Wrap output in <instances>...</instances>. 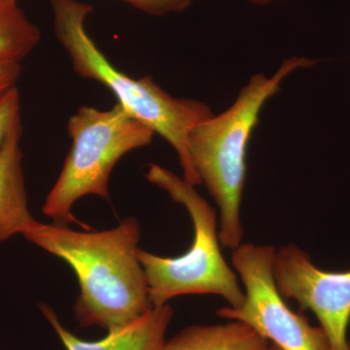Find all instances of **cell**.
Wrapping results in <instances>:
<instances>
[{
	"instance_id": "obj_5",
	"label": "cell",
	"mask_w": 350,
	"mask_h": 350,
	"mask_svg": "<svg viewBox=\"0 0 350 350\" xmlns=\"http://www.w3.org/2000/svg\"><path fill=\"white\" fill-rule=\"evenodd\" d=\"M68 133L70 150L42 207L59 225L81 224L72 207L83 197L110 202V174L116 163L129 152L150 144L155 135L119 103L107 110L80 107L68 120Z\"/></svg>"
},
{
	"instance_id": "obj_10",
	"label": "cell",
	"mask_w": 350,
	"mask_h": 350,
	"mask_svg": "<svg viewBox=\"0 0 350 350\" xmlns=\"http://www.w3.org/2000/svg\"><path fill=\"white\" fill-rule=\"evenodd\" d=\"M269 342L243 322L191 326L169 340L160 350H269Z\"/></svg>"
},
{
	"instance_id": "obj_11",
	"label": "cell",
	"mask_w": 350,
	"mask_h": 350,
	"mask_svg": "<svg viewBox=\"0 0 350 350\" xmlns=\"http://www.w3.org/2000/svg\"><path fill=\"white\" fill-rule=\"evenodd\" d=\"M40 40V29L27 18L18 0H0V61L21 64Z\"/></svg>"
},
{
	"instance_id": "obj_14",
	"label": "cell",
	"mask_w": 350,
	"mask_h": 350,
	"mask_svg": "<svg viewBox=\"0 0 350 350\" xmlns=\"http://www.w3.org/2000/svg\"><path fill=\"white\" fill-rule=\"evenodd\" d=\"M21 75V64L0 61V100L16 87Z\"/></svg>"
},
{
	"instance_id": "obj_15",
	"label": "cell",
	"mask_w": 350,
	"mask_h": 350,
	"mask_svg": "<svg viewBox=\"0 0 350 350\" xmlns=\"http://www.w3.org/2000/svg\"><path fill=\"white\" fill-rule=\"evenodd\" d=\"M250 1L256 4V5H268V4L275 1V0H250Z\"/></svg>"
},
{
	"instance_id": "obj_7",
	"label": "cell",
	"mask_w": 350,
	"mask_h": 350,
	"mask_svg": "<svg viewBox=\"0 0 350 350\" xmlns=\"http://www.w3.org/2000/svg\"><path fill=\"white\" fill-rule=\"evenodd\" d=\"M273 271L283 298L314 313L331 350H349L350 269L324 271L305 250L289 243L275 251Z\"/></svg>"
},
{
	"instance_id": "obj_17",
	"label": "cell",
	"mask_w": 350,
	"mask_h": 350,
	"mask_svg": "<svg viewBox=\"0 0 350 350\" xmlns=\"http://www.w3.org/2000/svg\"><path fill=\"white\" fill-rule=\"evenodd\" d=\"M349 350H350V338H349Z\"/></svg>"
},
{
	"instance_id": "obj_4",
	"label": "cell",
	"mask_w": 350,
	"mask_h": 350,
	"mask_svg": "<svg viewBox=\"0 0 350 350\" xmlns=\"http://www.w3.org/2000/svg\"><path fill=\"white\" fill-rule=\"evenodd\" d=\"M147 180L162 189L177 204L185 207L194 229L190 248L177 257H163L144 250L138 258L146 275L153 308L184 295H217L229 306L244 300L238 273L226 262L220 250L217 213L196 186L170 170L151 163Z\"/></svg>"
},
{
	"instance_id": "obj_12",
	"label": "cell",
	"mask_w": 350,
	"mask_h": 350,
	"mask_svg": "<svg viewBox=\"0 0 350 350\" xmlns=\"http://www.w3.org/2000/svg\"><path fill=\"white\" fill-rule=\"evenodd\" d=\"M21 118L20 94L13 88L0 100V149L15 122Z\"/></svg>"
},
{
	"instance_id": "obj_16",
	"label": "cell",
	"mask_w": 350,
	"mask_h": 350,
	"mask_svg": "<svg viewBox=\"0 0 350 350\" xmlns=\"http://www.w3.org/2000/svg\"><path fill=\"white\" fill-rule=\"evenodd\" d=\"M269 350H282L280 349V347H276L275 345L271 344L269 345Z\"/></svg>"
},
{
	"instance_id": "obj_3",
	"label": "cell",
	"mask_w": 350,
	"mask_h": 350,
	"mask_svg": "<svg viewBox=\"0 0 350 350\" xmlns=\"http://www.w3.org/2000/svg\"><path fill=\"white\" fill-rule=\"evenodd\" d=\"M313 64L306 57H293L283 62L271 77L253 75L231 107L218 116L200 122L190 131L191 162L217 204L219 239L226 248L234 250L243 243L241 206L247 170L246 155L260 113L265 103L280 91L287 76Z\"/></svg>"
},
{
	"instance_id": "obj_8",
	"label": "cell",
	"mask_w": 350,
	"mask_h": 350,
	"mask_svg": "<svg viewBox=\"0 0 350 350\" xmlns=\"http://www.w3.org/2000/svg\"><path fill=\"white\" fill-rule=\"evenodd\" d=\"M39 308L66 350H160L174 315L169 304L157 306L128 325L108 332L103 340L88 342L66 330L47 304H39Z\"/></svg>"
},
{
	"instance_id": "obj_13",
	"label": "cell",
	"mask_w": 350,
	"mask_h": 350,
	"mask_svg": "<svg viewBox=\"0 0 350 350\" xmlns=\"http://www.w3.org/2000/svg\"><path fill=\"white\" fill-rule=\"evenodd\" d=\"M137 10L152 16L182 12L192 5L193 0H122Z\"/></svg>"
},
{
	"instance_id": "obj_6",
	"label": "cell",
	"mask_w": 350,
	"mask_h": 350,
	"mask_svg": "<svg viewBox=\"0 0 350 350\" xmlns=\"http://www.w3.org/2000/svg\"><path fill=\"white\" fill-rule=\"evenodd\" d=\"M275 248L241 243L232 250V265L243 287L237 308H219L218 317L243 322L282 350H331L325 333L289 308L276 287L273 265Z\"/></svg>"
},
{
	"instance_id": "obj_1",
	"label": "cell",
	"mask_w": 350,
	"mask_h": 350,
	"mask_svg": "<svg viewBox=\"0 0 350 350\" xmlns=\"http://www.w3.org/2000/svg\"><path fill=\"white\" fill-rule=\"evenodd\" d=\"M139 222L128 217L100 232H78L66 225L36 221L24 237L68 262L79 282L75 305L80 325L108 332L128 325L153 308L138 258Z\"/></svg>"
},
{
	"instance_id": "obj_9",
	"label": "cell",
	"mask_w": 350,
	"mask_h": 350,
	"mask_svg": "<svg viewBox=\"0 0 350 350\" xmlns=\"http://www.w3.org/2000/svg\"><path fill=\"white\" fill-rule=\"evenodd\" d=\"M22 120L18 119L0 149V243L24 234L36 224L27 206L23 153Z\"/></svg>"
},
{
	"instance_id": "obj_2",
	"label": "cell",
	"mask_w": 350,
	"mask_h": 350,
	"mask_svg": "<svg viewBox=\"0 0 350 350\" xmlns=\"http://www.w3.org/2000/svg\"><path fill=\"white\" fill-rule=\"evenodd\" d=\"M50 3L55 34L75 72L107 87L133 118L165 138L176 152L184 180L200 185L188 139L194 126L213 116L211 107L202 101L174 98L151 76L133 78L115 68L88 34L86 20L94 11L91 4L78 0H50Z\"/></svg>"
}]
</instances>
